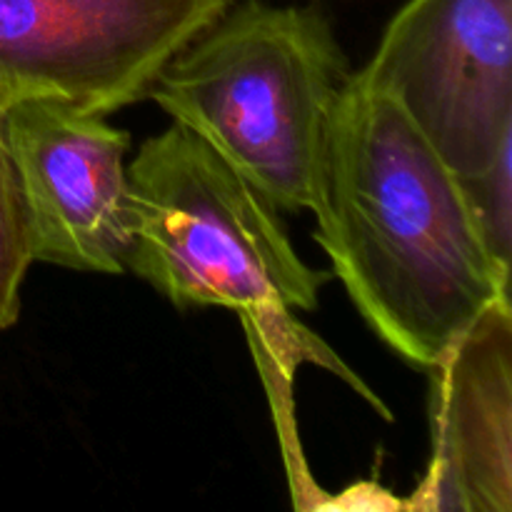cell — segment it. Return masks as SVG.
<instances>
[{
	"label": "cell",
	"mask_w": 512,
	"mask_h": 512,
	"mask_svg": "<svg viewBox=\"0 0 512 512\" xmlns=\"http://www.w3.org/2000/svg\"><path fill=\"white\" fill-rule=\"evenodd\" d=\"M315 240L373 333L430 370L495 303L490 253L460 175L390 95L348 75L330 120Z\"/></svg>",
	"instance_id": "cell-1"
},
{
	"label": "cell",
	"mask_w": 512,
	"mask_h": 512,
	"mask_svg": "<svg viewBox=\"0 0 512 512\" xmlns=\"http://www.w3.org/2000/svg\"><path fill=\"white\" fill-rule=\"evenodd\" d=\"M125 273L178 308L218 305L238 313L275 410L298 483L295 375L303 365L333 373L375 413L388 405L300 320L318 308L333 275L315 270L290 243L280 210L180 123L153 135L128 165Z\"/></svg>",
	"instance_id": "cell-2"
},
{
	"label": "cell",
	"mask_w": 512,
	"mask_h": 512,
	"mask_svg": "<svg viewBox=\"0 0 512 512\" xmlns=\"http://www.w3.org/2000/svg\"><path fill=\"white\" fill-rule=\"evenodd\" d=\"M348 75L333 25L318 8L243 0L173 53L145 98L280 213H313Z\"/></svg>",
	"instance_id": "cell-3"
},
{
	"label": "cell",
	"mask_w": 512,
	"mask_h": 512,
	"mask_svg": "<svg viewBox=\"0 0 512 512\" xmlns=\"http://www.w3.org/2000/svg\"><path fill=\"white\" fill-rule=\"evenodd\" d=\"M355 75L460 178L512 150V0H408Z\"/></svg>",
	"instance_id": "cell-4"
},
{
	"label": "cell",
	"mask_w": 512,
	"mask_h": 512,
	"mask_svg": "<svg viewBox=\"0 0 512 512\" xmlns=\"http://www.w3.org/2000/svg\"><path fill=\"white\" fill-rule=\"evenodd\" d=\"M235 0H0V83L110 115Z\"/></svg>",
	"instance_id": "cell-5"
},
{
	"label": "cell",
	"mask_w": 512,
	"mask_h": 512,
	"mask_svg": "<svg viewBox=\"0 0 512 512\" xmlns=\"http://www.w3.org/2000/svg\"><path fill=\"white\" fill-rule=\"evenodd\" d=\"M8 143L35 263L125 273L130 135L53 95H15Z\"/></svg>",
	"instance_id": "cell-6"
},
{
	"label": "cell",
	"mask_w": 512,
	"mask_h": 512,
	"mask_svg": "<svg viewBox=\"0 0 512 512\" xmlns=\"http://www.w3.org/2000/svg\"><path fill=\"white\" fill-rule=\"evenodd\" d=\"M433 453L400 508L512 510V303L485 310L430 368Z\"/></svg>",
	"instance_id": "cell-7"
},
{
	"label": "cell",
	"mask_w": 512,
	"mask_h": 512,
	"mask_svg": "<svg viewBox=\"0 0 512 512\" xmlns=\"http://www.w3.org/2000/svg\"><path fill=\"white\" fill-rule=\"evenodd\" d=\"M15 95L0 83V330L20 318V288L33 260L18 170L8 143V105Z\"/></svg>",
	"instance_id": "cell-8"
},
{
	"label": "cell",
	"mask_w": 512,
	"mask_h": 512,
	"mask_svg": "<svg viewBox=\"0 0 512 512\" xmlns=\"http://www.w3.org/2000/svg\"><path fill=\"white\" fill-rule=\"evenodd\" d=\"M460 180L490 253L505 270H512V150H505L483 173Z\"/></svg>",
	"instance_id": "cell-9"
}]
</instances>
